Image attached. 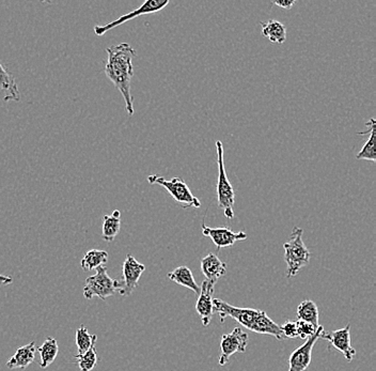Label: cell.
<instances>
[{"label":"cell","instance_id":"7","mask_svg":"<svg viewBox=\"0 0 376 371\" xmlns=\"http://www.w3.org/2000/svg\"><path fill=\"white\" fill-rule=\"evenodd\" d=\"M168 5H169V0H147L138 9H135L134 11L130 12V13L120 16L117 20L109 23V24L97 25L95 27V33L99 35V37H102V35H106V33H108V31L120 26V25L124 24V23L128 22V20H134V18H138V16H145V14L157 13V12L165 9Z\"/></svg>","mask_w":376,"mask_h":371},{"label":"cell","instance_id":"26","mask_svg":"<svg viewBox=\"0 0 376 371\" xmlns=\"http://www.w3.org/2000/svg\"><path fill=\"white\" fill-rule=\"evenodd\" d=\"M297 323V332H298V337H301L302 339L310 338L313 335L317 332V327H315V325L311 324V323L305 322V321H296Z\"/></svg>","mask_w":376,"mask_h":371},{"label":"cell","instance_id":"23","mask_svg":"<svg viewBox=\"0 0 376 371\" xmlns=\"http://www.w3.org/2000/svg\"><path fill=\"white\" fill-rule=\"evenodd\" d=\"M75 341L78 346V354H84L90 349L91 346L97 343V336L95 334H90L86 325L82 324L76 331Z\"/></svg>","mask_w":376,"mask_h":371},{"label":"cell","instance_id":"20","mask_svg":"<svg viewBox=\"0 0 376 371\" xmlns=\"http://www.w3.org/2000/svg\"><path fill=\"white\" fill-rule=\"evenodd\" d=\"M296 314L299 321L311 323L315 327L319 326V308L311 300H305L299 304Z\"/></svg>","mask_w":376,"mask_h":371},{"label":"cell","instance_id":"18","mask_svg":"<svg viewBox=\"0 0 376 371\" xmlns=\"http://www.w3.org/2000/svg\"><path fill=\"white\" fill-rule=\"evenodd\" d=\"M262 35L267 37L272 43L284 45L286 40V29L282 23L275 20H267V23H261Z\"/></svg>","mask_w":376,"mask_h":371},{"label":"cell","instance_id":"27","mask_svg":"<svg viewBox=\"0 0 376 371\" xmlns=\"http://www.w3.org/2000/svg\"><path fill=\"white\" fill-rule=\"evenodd\" d=\"M280 329H281L282 335H284L286 339L296 338V337H298L296 321H286L284 324L280 325Z\"/></svg>","mask_w":376,"mask_h":371},{"label":"cell","instance_id":"22","mask_svg":"<svg viewBox=\"0 0 376 371\" xmlns=\"http://www.w3.org/2000/svg\"><path fill=\"white\" fill-rule=\"evenodd\" d=\"M108 260V253L101 249H90L85 254L80 261L83 270H97L99 266H105Z\"/></svg>","mask_w":376,"mask_h":371},{"label":"cell","instance_id":"14","mask_svg":"<svg viewBox=\"0 0 376 371\" xmlns=\"http://www.w3.org/2000/svg\"><path fill=\"white\" fill-rule=\"evenodd\" d=\"M201 271L205 276V281L215 285L218 279L227 272V264L222 262L215 254H209L201 260Z\"/></svg>","mask_w":376,"mask_h":371},{"label":"cell","instance_id":"9","mask_svg":"<svg viewBox=\"0 0 376 371\" xmlns=\"http://www.w3.org/2000/svg\"><path fill=\"white\" fill-rule=\"evenodd\" d=\"M323 332L324 327L319 325L315 334L307 339L304 345L297 348L291 353L290 358H289L288 371H305L308 369L310 366L311 358H313V347Z\"/></svg>","mask_w":376,"mask_h":371},{"label":"cell","instance_id":"2","mask_svg":"<svg viewBox=\"0 0 376 371\" xmlns=\"http://www.w3.org/2000/svg\"><path fill=\"white\" fill-rule=\"evenodd\" d=\"M213 303L214 312L219 314L222 322H224L226 318H231L251 332L271 335V336L276 337L278 341L286 339L282 335L280 325L274 322L263 310L236 307L219 299H214Z\"/></svg>","mask_w":376,"mask_h":371},{"label":"cell","instance_id":"28","mask_svg":"<svg viewBox=\"0 0 376 371\" xmlns=\"http://www.w3.org/2000/svg\"><path fill=\"white\" fill-rule=\"evenodd\" d=\"M273 4L275 6H278L279 8H282V9L290 10L291 8H292L293 6L296 4V1H295V0H292V1H289V0H282V1H273Z\"/></svg>","mask_w":376,"mask_h":371},{"label":"cell","instance_id":"1","mask_svg":"<svg viewBox=\"0 0 376 371\" xmlns=\"http://www.w3.org/2000/svg\"><path fill=\"white\" fill-rule=\"evenodd\" d=\"M108 60L105 66V74L120 91L128 116L134 114V99L131 93V81L134 75L133 59L136 57V51L128 43L112 45L106 49Z\"/></svg>","mask_w":376,"mask_h":371},{"label":"cell","instance_id":"10","mask_svg":"<svg viewBox=\"0 0 376 371\" xmlns=\"http://www.w3.org/2000/svg\"><path fill=\"white\" fill-rule=\"evenodd\" d=\"M145 270V264L137 261L134 256L131 255V254L126 255V261L123 262V269H122L123 278L120 279L121 289H120L119 293L122 297H130L134 293L135 289L138 285L139 279H140Z\"/></svg>","mask_w":376,"mask_h":371},{"label":"cell","instance_id":"5","mask_svg":"<svg viewBox=\"0 0 376 371\" xmlns=\"http://www.w3.org/2000/svg\"><path fill=\"white\" fill-rule=\"evenodd\" d=\"M121 289V281H115L108 275L107 268L105 266L97 269V273L86 279V285L83 289L85 299L92 300L97 297L106 301V299L119 293Z\"/></svg>","mask_w":376,"mask_h":371},{"label":"cell","instance_id":"3","mask_svg":"<svg viewBox=\"0 0 376 371\" xmlns=\"http://www.w3.org/2000/svg\"><path fill=\"white\" fill-rule=\"evenodd\" d=\"M303 233L304 230L302 228L294 227L290 240L284 244L288 278L296 276L297 273L304 266H308L310 261L311 253L303 241Z\"/></svg>","mask_w":376,"mask_h":371},{"label":"cell","instance_id":"13","mask_svg":"<svg viewBox=\"0 0 376 371\" xmlns=\"http://www.w3.org/2000/svg\"><path fill=\"white\" fill-rule=\"evenodd\" d=\"M215 285L205 281L201 285L200 293L197 300L196 312L202 321L203 326H209L214 314L213 295Z\"/></svg>","mask_w":376,"mask_h":371},{"label":"cell","instance_id":"19","mask_svg":"<svg viewBox=\"0 0 376 371\" xmlns=\"http://www.w3.org/2000/svg\"><path fill=\"white\" fill-rule=\"evenodd\" d=\"M121 229V212L119 210L112 212L111 216H105L103 218V240L112 242L119 235Z\"/></svg>","mask_w":376,"mask_h":371},{"label":"cell","instance_id":"15","mask_svg":"<svg viewBox=\"0 0 376 371\" xmlns=\"http://www.w3.org/2000/svg\"><path fill=\"white\" fill-rule=\"evenodd\" d=\"M35 351H37L35 341H31L28 345L18 348L14 355L9 358L6 365L9 369H26L29 365L35 362Z\"/></svg>","mask_w":376,"mask_h":371},{"label":"cell","instance_id":"21","mask_svg":"<svg viewBox=\"0 0 376 371\" xmlns=\"http://www.w3.org/2000/svg\"><path fill=\"white\" fill-rule=\"evenodd\" d=\"M37 351L40 353L41 368H47L56 360L58 352H59L57 341L53 337H47V341L43 343L41 347L37 348Z\"/></svg>","mask_w":376,"mask_h":371},{"label":"cell","instance_id":"11","mask_svg":"<svg viewBox=\"0 0 376 371\" xmlns=\"http://www.w3.org/2000/svg\"><path fill=\"white\" fill-rule=\"evenodd\" d=\"M320 338L327 341L329 343L328 349L334 347L340 353L344 354L348 362H352L353 358L356 355V350L352 347V343H351V324L346 325L344 329H336L330 334L324 331Z\"/></svg>","mask_w":376,"mask_h":371},{"label":"cell","instance_id":"8","mask_svg":"<svg viewBox=\"0 0 376 371\" xmlns=\"http://www.w3.org/2000/svg\"><path fill=\"white\" fill-rule=\"evenodd\" d=\"M248 334L241 327H236L230 334L224 335L220 341V355L218 363L220 366H224L229 362L231 355L236 353H244L248 345Z\"/></svg>","mask_w":376,"mask_h":371},{"label":"cell","instance_id":"29","mask_svg":"<svg viewBox=\"0 0 376 371\" xmlns=\"http://www.w3.org/2000/svg\"><path fill=\"white\" fill-rule=\"evenodd\" d=\"M12 283H13V279L11 277L0 275V285H7Z\"/></svg>","mask_w":376,"mask_h":371},{"label":"cell","instance_id":"4","mask_svg":"<svg viewBox=\"0 0 376 371\" xmlns=\"http://www.w3.org/2000/svg\"><path fill=\"white\" fill-rule=\"evenodd\" d=\"M218 162L217 200L218 208L224 211V216L232 220L234 218V206L236 193L228 178L224 162V145L222 141H216Z\"/></svg>","mask_w":376,"mask_h":371},{"label":"cell","instance_id":"24","mask_svg":"<svg viewBox=\"0 0 376 371\" xmlns=\"http://www.w3.org/2000/svg\"><path fill=\"white\" fill-rule=\"evenodd\" d=\"M97 343L91 346L88 351L85 352L84 354H76L74 356L75 362L78 363L80 371H92L95 367L97 366Z\"/></svg>","mask_w":376,"mask_h":371},{"label":"cell","instance_id":"25","mask_svg":"<svg viewBox=\"0 0 376 371\" xmlns=\"http://www.w3.org/2000/svg\"><path fill=\"white\" fill-rule=\"evenodd\" d=\"M370 137L365 145H363V149L358 152L356 155L357 160H370V162H376V143H375V128L372 129L371 132L369 133Z\"/></svg>","mask_w":376,"mask_h":371},{"label":"cell","instance_id":"12","mask_svg":"<svg viewBox=\"0 0 376 371\" xmlns=\"http://www.w3.org/2000/svg\"><path fill=\"white\" fill-rule=\"evenodd\" d=\"M202 233L203 235L211 237L217 249H226V247L234 245L236 242L247 239V235L244 231L234 232V231L227 228V227L211 228V227H207L202 224Z\"/></svg>","mask_w":376,"mask_h":371},{"label":"cell","instance_id":"16","mask_svg":"<svg viewBox=\"0 0 376 371\" xmlns=\"http://www.w3.org/2000/svg\"><path fill=\"white\" fill-rule=\"evenodd\" d=\"M0 89L5 93L4 101H20V93L13 75L0 64Z\"/></svg>","mask_w":376,"mask_h":371},{"label":"cell","instance_id":"17","mask_svg":"<svg viewBox=\"0 0 376 371\" xmlns=\"http://www.w3.org/2000/svg\"><path fill=\"white\" fill-rule=\"evenodd\" d=\"M167 276L170 281L194 291L196 295H199V293H200V285L195 281L192 270L190 268H187V266H178L172 272L168 273Z\"/></svg>","mask_w":376,"mask_h":371},{"label":"cell","instance_id":"6","mask_svg":"<svg viewBox=\"0 0 376 371\" xmlns=\"http://www.w3.org/2000/svg\"><path fill=\"white\" fill-rule=\"evenodd\" d=\"M147 182L150 184H159L165 187L166 191L171 195L176 202L181 204L182 208H200L201 202L198 198L195 197L190 187L181 178H172L166 180L164 177L152 175L147 177Z\"/></svg>","mask_w":376,"mask_h":371}]
</instances>
